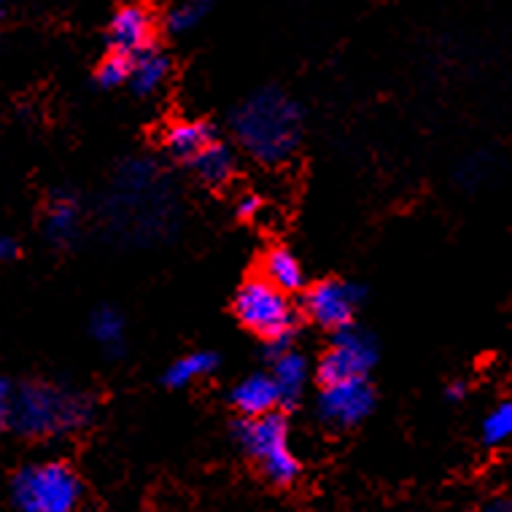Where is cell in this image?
<instances>
[{
	"mask_svg": "<svg viewBox=\"0 0 512 512\" xmlns=\"http://www.w3.org/2000/svg\"><path fill=\"white\" fill-rule=\"evenodd\" d=\"M230 124L246 154L265 165H281L300 146L302 108L286 92L267 87L243 100Z\"/></svg>",
	"mask_w": 512,
	"mask_h": 512,
	"instance_id": "1",
	"label": "cell"
},
{
	"mask_svg": "<svg viewBox=\"0 0 512 512\" xmlns=\"http://www.w3.org/2000/svg\"><path fill=\"white\" fill-rule=\"evenodd\" d=\"M95 418V399L87 391L52 380H33L14 394L11 426L22 437L54 440L87 429Z\"/></svg>",
	"mask_w": 512,
	"mask_h": 512,
	"instance_id": "2",
	"label": "cell"
},
{
	"mask_svg": "<svg viewBox=\"0 0 512 512\" xmlns=\"http://www.w3.org/2000/svg\"><path fill=\"white\" fill-rule=\"evenodd\" d=\"M232 434L256 469L273 486H292L300 477V459L292 448V429L283 413H267L262 418H240L232 424Z\"/></svg>",
	"mask_w": 512,
	"mask_h": 512,
	"instance_id": "3",
	"label": "cell"
},
{
	"mask_svg": "<svg viewBox=\"0 0 512 512\" xmlns=\"http://www.w3.org/2000/svg\"><path fill=\"white\" fill-rule=\"evenodd\" d=\"M235 316L246 329L267 343V356H275L292 348L294 329H297V310L289 294L275 289L262 275L248 278L235 294Z\"/></svg>",
	"mask_w": 512,
	"mask_h": 512,
	"instance_id": "4",
	"label": "cell"
},
{
	"mask_svg": "<svg viewBox=\"0 0 512 512\" xmlns=\"http://www.w3.org/2000/svg\"><path fill=\"white\" fill-rule=\"evenodd\" d=\"M84 486L65 461H36L11 477V502L19 512H79Z\"/></svg>",
	"mask_w": 512,
	"mask_h": 512,
	"instance_id": "5",
	"label": "cell"
},
{
	"mask_svg": "<svg viewBox=\"0 0 512 512\" xmlns=\"http://www.w3.org/2000/svg\"><path fill=\"white\" fill-rule=\"evenodd\" d=\"M375 362H378L375 337L364 332L362 327L351 324V327L335 332L327 354L318 359V383L329 386V383H340V380L367 378Z\"/></svg>",
	"mask_w": 512,
	"mask_h": 512,
	"instance_id": "6",
	"label": "cell"
},
{
	"mask_svg": "<svg viewBox=\"0 0 512 512\" xmlns=\"http://www.w3.org/2000/svg\"><path fill=\"white\" fill-rule=\"evenodd\" d=\"M372 407H375V391L367 378L340 380V383L321 386L316 399V413L321 424L332 426V429H354L372 413Z\"/></svg>",
	"mask_w": 512,
	"mask_h": 512,
	"instance_id": "7",
	"label": "cell"
},
{
	"mask_svg": "<svg viewBox=\"0 0 512 512\" xmlns=\"http://www.w3.org/2000/svg\"><path fill=\"white\" fill-rule=\"evenodd\" d=\"M362 300V286L340 281V278H327V281H318L305 294V313L316 321L318 327L340 332V329L354 324L356 310H359Z\"/></svg>",
	"mask_w": 512,
	"mask_h": 512,
	"instance_id": "8",
	"label": "cell"
},
{
	"mask_svg": "<svg viewBox=\"0 0 512 512\" xmlns=\"http://www.w3.org/2000/svg\"><path fill=\"white\" fill-rule=\"evenodd\" d=\"M151 38H154V19H151L149 9H143L138 3L116 11L111 27H108L111 52L127 54V57L146 52L151 46Z\"/></svg>",
	"mask_w": 512,
	"mask_h": 512,
	"instance_id": "9",
	"label": "cell"
},
{
	"mask_svg": "<svg viewBox=\"0 0 512 512\" xmlns=\"http://www.w3.org/2000/svg\"><path fill=\"white\" fill-rule=\"evenodd\" d=\"M232 407L238 410L243 418H262L267 413H275L281 405V394L270 372H254L230 391Z\"/></svg>",
	"mask_w": 512,
	"mask_h": 512,
	"instance_id": "10",
	"label": "cell"
},
{
	"mask_svg": "<svg viewBox=\"0 0 512 512\" xmlns=\"http://www.w3.org/2000/svg\"><path fill=\"white\" fill-rule=\"evenodd\" d=\"M270 375H273L278 394H281V405L294 407L300 402L305 383L310 378V364L300 351L286 348L281 354L270 356Z\"/></svg>",
	"mask_w": 512,
	"mask_h": 512,
	"instance_id": "11",
	"label": "cell"
},
{
	"mask_svg": "<svg viewBox=\"0 0 512 512\" xmlns=\"http://www.w3.org/2000/svg\"><path fill=\"white\" fill-rule=\"evenodd\" d=\"M262 278L267 283H273L275 289L283 294L300 292L305 286V270H302V262L289 251V248H270L265 256H262Z\"/></svg>",
	"mask_w": 512,
	"mask_h": 512,
	"instance_id": "12",
	"label": "cell"
},
{
	"mask_svg": "<svg viewBox=\"0 0 512 512\" xmlns=\"http://www.w3.org/2000/svg\"><path fill=\"white\" fill-rule=\"evenodd\" d=\"M213 143L211 124L195 122V119H181V122L170 124L165 133V149L176 159L192 162L203 149Z\"/></svg>",
	"mask_w": 512,
	"mask_h": 512,
	"instance_id": "13",
	"label": "cell"
},
{
	"mask_svg": "<svg viewBox=\"0 0 512 512\" xmlns=\"http://www.w3.org/2000/svg\"><path fill=\"white\" fill-rule=\"evenodd\" d=\"M81 230V211L79 203L68 195L54 197L49 208H46L44 232L46 238L52 240L54 246H71L73 240L79 238Z\"/></svg>",
	"mask_w": 512,
	"mask_h": 512,
	"instance_id": "14",
	"label": "cell"
},
{
	"mask_svg": "<svg viewBox=\"0 0 512 512\" xmlns=\"http://www.w3.org/2000/svg\"><path fill=\"white\" fill-rule=\"evenodd\" d=\"M170 76V60L168 54L157 49V46H149L146 52L135 54L133 57V76H130V84L138 95H154Z\"/></svg>",
	"mask_w": 512,
	"mask_h": 512,
	"instance_id": "15",
	"label": "cell"
},
{
	"mask_svg": "<svg viewBox=\"0 0 512 512\" xmlns=\"http://www.w3.org/2000/svg\"><path fill=\"white\" fill-rule=\"evenodd\" d=\"M192 170H195V176L208 186H219L224 181H230L232 173H235V154L227 143L213 141L208 149H203L197 154L192 162Z\"/></svg>",
	"mask_w": 512,
	"mask_h": 512,
	"instance_id": "16",
	"label": "cell"
},
{
	"mask_svg": "<svg viewBox=\"0 0 512 512\" xmlns=\"http://www.w3.org/2000/svg\"><path fill=\"white\" fill-rule=\"evenodd\" d=\"M216 367H219V356L213 351H192L170 364L165 372V383L170 389H184V386H192L195 380L213 375Z\"/></svg>",
	"mask_w": 512,
	"mask_h": 512,
	"instance_id": "17",
	"label": "cell"
},
{
	"mask_svg": "<svg viewBox=\"0 0 512 512\" xmlns=\"http://www.w3.org/2000/svg\"><path fill=\"white\" fill-rule=\"evenodd\" d=\"M89 332L103 345L108 354H122L124 351V318L122 313L111 305H103L89 318Z\"/></svg>",
	"mask_w": 512,
	"mask_h": 512,
	"instance_id": "18",
	"label": "cell"
},
{
	"mask_svg": "<svg viewBox=\"0 0 512 512\" xmlns=\"http://www.w3.org/2000/svg\"><path fill=\"white\" fill-rule=\"evenodd\" d=\"M480 437L486 445H502L512 440V399H504L483 418L480 426Z\"/></svg>",
	"mask_w": 512,
	"mask_h": 512,
	"instance_id": "19",
	"label": "cell"
},
{
	"mask_svg": "<svg viewBox=\"0 0 512 512\" xmlns=\"http://www.w3.org/2000/svg\"><path fill=\"white\" fill-rule=\"evenodd\" d=\"M133 76V57H127V54H119V52H111L106 60L100 62L98 68V84L106 89H114V87H122L127 84Z\"/></svg>",
	"mask_w": 512,
	"mask_h": 512,
	"instance_id": "20",
	"label": "cell"
},
{
	"mask_svg": "<svg viewBox=\"0 0 512 512\" xmlns=\"http://www.w3.org/2000/svg\"><path fill=\"white\" fill-rule=\"evenodd\" d=\"M203 17V6L195 3V0H184V3H176L170 6L168 14H165V25H168L170 33H189L195 30L197 22Z\"/></svg>",
	"mask_w": 512,
	"mask_h": 512,
	"instance_id": "21",
	"label": "cell"
},
{
	"mask_svg": "<svg viewBox=\"0 0 512 512\" xmlns=\"http://www.w3.org/2000/svg\"><path fill=\"white\" fill-rule=\"evenodd\" d=\"M14 394L17 391L11 389L9 380L0 378V432L11 426V415H14Z\"/></svg>",
	"mask_w": 512,
	"mask_h": 512,
	"instance_id": "22",
	"label": "cell"
},
{
	"mask_svg": "<svg viewBox=\"0 0 512 512\" xmlns=\"http://www.w3.org/2000/svg\"><path fill=\"white\" fill-rule=\"evenodd\" d=\"M259 208H262V203H259V197L256 195H243L238 200V205H235V211H238V216L243 221H251L259 213Z\"/></svg>",
	"mask_w": 512,
	"mask_h": 512,
	"instance_id": "23",
	"label": "cell"
},
{
	"mask_svg": "<svg viewBox=\"0 0 512 512\" xmlns=\"http://www.w3.org/2000/svg\"><path fill=\"white\" fill-rule=\"evenodd\" d=\"M17 254H19L17 240L11 238V235H3V232H0V262H11Z\"/></svg>",
	"mask_w": 512,
	"mask_h": 512,
	"instance_id": "24",
	"label": "cell"
},
{
	"mask_svg": "<svg viewBox=\"0 0 512 512\" xmlns=\"http://www.w3.org/2000/svg\"><path fill=\"white\" fill-rule=\"evenodd\" d=\"M480 512H512V496H494L480 507Z\"/></svg>",
	"mask_w": 512,
	"mask_h": 512,
	"instance_id": "25",
	"label": "cell"
},
{
	"mask_svg": "<svg viewBox=\"0 0 512 512\" xmlns=\"http://www.w3.org/2000/svg\"><path fill=\"white\" fill-rule=\"evenodd\" d=\"M445 397L453 399V402H459V399L467 397V383L464 380H453L451 386L445 389Z\"/></svg>",
	"mask_w": 512,
	"mask_h": 512,
	"instance_id": "26",
	"label": "cell"
},
{
	"mask_svg": "<svg viewBox=\"0 0 512 512\" xmlns=\"http://www.w3.org/2000/svg\"><path fill=\"white\" fill-rule=\"evenodd\" d=\"M195 3H200V6H203V3H208V0H195Z\"/></svg>",
	"mask_w": 512,
	"mask_h": 512,
	"instance_id": "27",
	"label": "cell"
},
{
	"mask_svg": "<svg viewBox=\"0 0 512 512\" xmlns=\"http://www.w3.org/2000/svg\"><path fill=\"white\" fill-rule=\"evenodd\" d=\"M3 3H6V0H0V9H3Z\"/></svg>",
	"mask_w": 512,
	"mask_h": 512,
	"instance_id": "28",
	"label": "cell"
}]
</instances>
